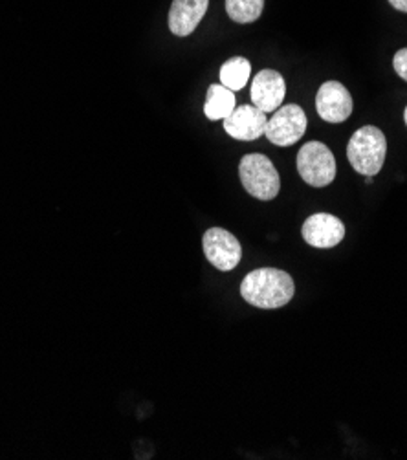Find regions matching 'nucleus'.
<instances>
[{
	"mask_svg": "<svg viewBox=\"0 0 407 460\" xmlns=\"http://www.w3.org/2000/svg\"><path fill=\"white\" fill-rule=\"evenodd\" d=\"M296 294V285L290 275L278 268H259L248 273L243 285L241 296L246 303L274 310L288 305Z\"/></svg>",
	"mask_w": 407,
	"mask_h": 460,
	"instance_id": "obj_1",
	"label": "nucleus"
},
{
	"mask_svg": "<svg viewBox=\"0 0 407 460\" xmlns=\"http://www.w3.org/2000/svg\"><path fill=\"white\" fill-rule=\"evenodd\" d=\"M387 140L385 134L373 125L358 128L347 146V158L356 172L376 176L385 162Z\"/></svg>",
	"mask_w": 407,
	"mask_h": 460,
	"instance_id": "obj_2",
	"label": "nucleus"
},
{
	"mask_svg": "<svg viewBox=\"0 0 407 460\" xmlns=\"http://www.w3.org/2000/svg\"><path fill=\"white\" fill-rule=\"evenodd\" d=\"M239 176L243 188L259 200H274L281 190V178L264 155H246L239 165Z\"/></svg>",
	"mask_w": 407,
	"mask_h": 460,
	"instance_id": "obj_3",
	"label": "nucleus"
},
{
	"mask_svg": "<svg viewBox=\"0 0 407 460\" xmlns=\"http://www.w3.org/2000/svg\"><path fill=\"white\" fill-rule=\"evenodd\" d=\"M299 176L312 188H327L336 178L332 151L322 142H308L297 153Z\"/></svg>",
	"mask_w": 407,
	"mask_h": 460,
	"instance_id": "obj_4",
	"label": "nucleus"
},
{
	"mask_svg": "<svg viewBox=\"0 0 407 460\" xmlns=\"http://www.w3.org/2000/svg\"><path fill=\"white\" fill-rule=\"evenodd\" d=\"M306 114L299 105H283L274 116L268 118L264 136L278 147H290L299 142L306 132Z\"/></svg>",
	"mask_w": 407,
	"mask_h": 460,
	"instance_id": "obj_5",
	"label": "nucleus"
},
{
	"mask_svg": "<svg viewBox=\"0 0 407 460\" xmlns=\"http://www.w3.org/2000/svg\"><path fill=\"white\" fill-rule=\"evenodd\" d=\"M202 248L206 259L220 271L234 270L243 257V248L237 237L222 227H211L204 234Z\"/></svg>",
	"mask_w": 407,
	"mask_h": 460,
	"instance_id": "obj_6",
	"label": "nucleus"
},
{
	"mask_svg": "<svg viewBox=\"0 0 407 460\" xmlns=\"http://www.w3.org/2000/svg\"><path fill=\"white\" fill-rule=\"evenodd\" d=\"M315 111L329 123H341L352 114L350 92L340 81H327L315 96Z\"/></svg>",
	"mask_w": 407,
	"mask_h": 460,
	"instance_id": "obj_7",
	"label": "nucleus"
},
{
	"mask_svg": "<svg viewBox=\"0 0 407 460\" xmlns=\"http://www.w3.org/2000/svg\"><path fill=\"white\" fill-rule=\"evenodd\" d=\"M345 237L343 222L329 213H315L303 224V239L306 244L327 250L338 246Z\"/></svg>",
	"mask_w": 407,
	"mask_h": 460,
	"instance_id": "obj_8",
	"label": "nucleus"
},
{
	"mask_svg": "<svg viewBox=\"0 0 407 460\" xmlns=\"http://www.w3.org/2000/svg\"><path fill=\"white\" fill-rule=\"evenodd\" d=\"M287 83L276 70H261L252 83V105L262 112H276L285 100Z\"/></svg>",
	"mask_w": 407,
	"mask_h": 460,
	"instance_id": "obj_9",
	"label": "nucleus"
},
{
	"mask_svg": "<svg viewBox=\"0 0 407 460\" xmlns=\"http://www.w3.org/2000/svg\"><path fill=\"white\" fill-rule=\"evenodd\" d=\"M266 112L257 109L255 105H241L224 119V130L235 140L253 142L266 132Z\"/></svg>",
	"mask_w": 407,
	"mask_h": 460,
	"instance_id": "obj_10",
	"label": "nucleus"
},
{
	"mask_svg": "<svg viewBox=\"0 0 407 460\" xmlns=\"http://www.w3.org/2000/svg\"><path fill=\"white\" fill-rule=\"evenodd\" d=\"M209 0H173L169 10V30L178 37L191 35L204 19Z\"/></svg>",
	"mask_w": 407,
	"mask_h": 460,
	"instance_id": "obj_11",
	"label": "nucleus"
},
{
	"mask_svg": "<svg viewBox=\"0 0 407 460\" xmlns=\"http://www.w3.org/2000/svg\"><path fill=\"white\" fill-rule=\"evenodd\" d=\"M235 105L237 102H235L234 90L226 88L224 84H211L208 88L204 114L208 116L209 121H218V119L224 121L235 111Z\"/></svg>",
	"mask_w": 407,
	"mask_h": 460,
	"instance_id": "obj_12",
	"label": "nucleus"
},
{
	"mask_svg": "<svg viewBox=\"0 0 407 460\" xmlns=\"http://www.w3.org/2000/svg\"><path fill=\"white\" fill-rule=\"evenodd\" d=\"M252 65L244 58H232L220 68V84L230 90H243L250 79Z\"/></svg>",
	"mask_w": 407,
	"mask_h": 460,
	"instance_id": "obj_13",
	"label": "nucleus"
},
{
	"mask_svg": "<svg viewBox=\"0 0 407 460\" xmlns=\"http://www.w3.org/2000/svg\"><path fill=\"white\" fill-rule=\"evenodd\" d=\"M264 10V0H226L228 17L239 24L255 22Z\"/></svg>",
	"mask_w": 407,
	"mask_h": 460,
	"instance_id": "obj_14",
	"label": "nucleus"
},
{
	"mask_svg": "<svg viewBox=\"0 0 407 460\" xmlns=\"http://www.w3.org/2000/svg\"><path fill=\"white\" fill-rule=\"evenodd\" d=\"M393 66H394V72L403 81H407V49H402V50L396 52V56L393 59Z\"/></svg>",
	"mask_w": 407,
	"mask_h": 460,
	"instance_id": "obj_15",
	"label": "nucleus"
},
{
	"mask_svg": "<svg viewBox=\"0 0 407 460\" xmlns=\"http://www.w3.org/2000/svg\"><path fill=\"white\" fill-rule=\"evenodd\" d=\"M389 4H391L394 10L407 13V0H389Z\"/></svg>",
	"mask_w": 407,
	"mask_h": 460,
	"instance_id": "obj_16",
	"label": "nucleus"
},
{
	"mask_svg": "<svg viewBox=\"0 0 407 460\" xmlns=\"http://www.w3.org/2000/svg\"><path fill=\"white\" fill-rule=\"evenodd\" d=\"M403 119H405V125H407V107H405V112H403Z\"/></svg>",
	"mask_w": 407,
	"mask_h": 460,
	"instance_id": "obj_17",
	"label": "nucleus"
}]
</instances>
